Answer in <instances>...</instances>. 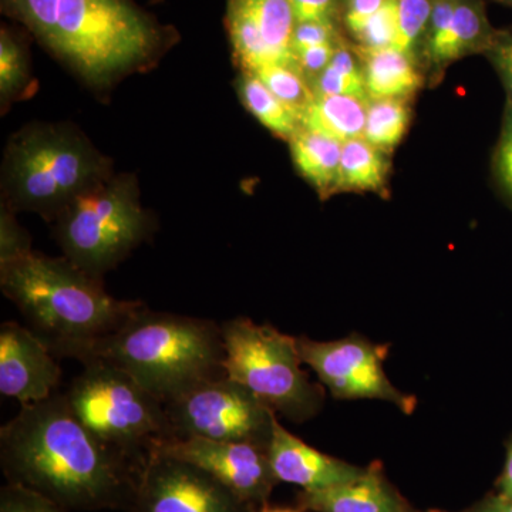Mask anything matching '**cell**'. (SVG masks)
Wrapping results in <instances>:
<instances>
[{"label": "cell", "mask_w": 512, "mask_h": 512, "mask_svg": "<svg viewBox=\"0 0 512 512\" xmlns=\"http://www.w3.org/2000/svg\"><path fill=\"white\" fill-rule=\"evenodd\" d=\"M109 158L70 124H30L12 138L3 160V192L12 211L55 220L77 195L111 177Z\"/></svg>", "instance_id": "cell-5"}, {"label": "cell", "mask_w": 512, "mask_h": 512, "mask_svg": "<svg viewBox=\"0 0 512 512\" xmlns=\"http://www.w3.org/2000/svg\"><path fill=\"white\" fill-rule=\"evenodd\" d=\"M389 171V153L363 137L353 138L342 146L338 192H376L383 195L387 191Z\"/></svg>", "instance_id": "cell-21"}, {"label": "cell", "mask_w": 512, "mask_h": 512, "mask_svg": "<svg viewBox=\"0 0 512 512\" xmlns=\"http://www.w3.org/2000/svg\"><path fill=\"white\" fill-rule=\"evenodd\" d=\"M83 366L66 392L73 412L104 444L143 466L173 437L165 404L119 367L101 360Z\"/></svg>", "instance_id": "cell-6"}, {"label": "cell", "mask_w": 512, "mask_h": 512, "mask_svg": "<svg viewBox=\"0 0 512 512\" xmlns=\"http://www.w3.org/2000/svg\"><path fill=\"white\" fill-rule=\"evenodd\" d=\"M221 333L225 376L295 423H305L320 412L325 393L303 372L296 338L249 318L227 320Z\"/></svg>", "instance_id": "cell-8"}, {"label": "cell", "mask_w": 512, "mask_h": 512, "mask_svg": "<svg viewBox=\"0 0 512 512\" xmlns=\"http://www.w3.org/2000/svg\"><path fill=\"white\" fill-rule=\"evenodd\" d=\"M339 0H291L296 23H335Z\"/></svg>", "instance_id": "cell-35"}, {"label": "cell", "mask_w": 512, "mask_h": 512, "mask_svg": "<svg viewBox=\"0 0 512 512\" xmlns=\"http://www.w3.org/2000/svg\"><path fill=\"white\" fill-rule=\"evenodd\" d=\"M291 0H229L228 29L242 72L271 64H295Z\"/></svg>", "instance_id": "cell-13"}, {"label": "cell", "mask_w": 512, "mask_h": 512, "mask_svg": "<svg viewBox=\"0 0 512 512\" xmlns=\"http://www.w3.org/2000/svg\"><path fill=\"white\" fill-rule=\"evenodd\" d=\"M356 53L362 60L369 100H412L426 82L427 76L419 60L394 47L376 52L356 50Z\"/></svg>", "instance_id": "cell-18"}, {"label": "cell", "mask_w": 512, "mask_h": 512, "mask_svg": "<svg viewBox=\"0 0 512 512\" xmlns=\"http://www.w3.org/2000/svg\"><path fill=\"white\" fill-rule=\"evenodd\" d=\"M235 87L245 109L275 136L291 140L293 134L301 128L299 117L288 109L256 74L242 72Z\"/></svg>", "instance_id": "cell-22"}, {"label": "cell", "mask_w": 512, "mask_h": 512, "mask_svg": "<svg viewBox=\"0 0 512 512\" xmlns=\"http://www.w3.org/2000/svg\"><path fill=\"white\" fill-rule=\"evenodd\" d=\"M0 288L53 355L72 359L143 305L113 298L67 258L32 251L0 264Z\"/></svg>", "instance_id": "cell-3"}, {"label": "cell", "mask_w": 512, "mask_h": 512, "mask_svg": "<svg viewBox=\"0 0 512 512\" xmlns=\"http://www.w3.org/2000/svg\"><path fill=\"white\" fill-rule=\"evenodd\" d=\"M258 512H303V510L301 508L295 510V508L268 507V505H264Z\"/></svg>", "instance_id": "cell-39"}, {"label": "cell", "mask_w": 512, "mask_h": 512, "mask_svg": "<svg viewBox=\"0 0 512 512\" xmlns=\"http://www.w3.org/2000/svg\"><path fill=\"white\" fill-rule=\"evenodd\" d=\"M340 37L335 23L328 22H299L295 25L292 36L293 55L320 45L338 43Z\"/></svg>", "instance_id": "cell-32"}, {"label": "cell", "mask_w": 512, "mask_h": 512, "mask_svg": "<svg viewBox=\"0 0 512 512\" xmlns=\"http://www.w3.org/2000/svg\"><path fill=\"white\" fill-rule=\"evenodd\" d=\"M29 251H32L29 235L13 218V211L3 204L0 217V264L12 261Z\"/></svg>", "instance_id": "cell-30"}, {"label": "cell", "mask_w": 512, "mask_h": 512, "mask_svg": "<svg viewBox=\"0 0 512 512\" xmlns=\"http://www.w3.org/2000/svg\"><path fill=\"white\" fill-rule=\"evenodd\" d=\"M471 512H512V500L505 495H495L477 505Z\"/></svg>", "instance_id": "cell-37"}, {"label": "cell", "mask_w": 512, "mask_h": 512, "mask_svg": "<svg viewBox=\"0 0 512 512\" xmlns=\"http://www.w3.org/2000/svg\"><path fill=\"white\" fill-rule=\"evenodd\" d=\"M0 512H67L43 495L22 485L6 484L0 490Z\"/></svg>", "instance_id": "cell-29"}, {"label": "cell", "mask_w": 512, "mask_h": 512, "mask_svg": "<svg viewBox=\"0 0 512 512\" xmlns=\"http://www.w3.org/2000/svg\"><path fill=\"white\" fill-rule=\"evenodd\" d=\"M407 99L370 100L363 138L373 146L392 153L406 136L412 120V106Z\"/></svg>", "instance_id": "cell-23"}, {"label": "cell", "mask_w": 512, "mask_h": 512, "mask_svg": "<svg viewBox=\"0 0 512 512\" xmlns=\"http://www.w3.org/2000/svg\"><path fill=\"white\" fill-rule=\"evenodd\" d=\"M296 342L303 365L311 367L335 399L382 400L404 414L416 410V396L400 392L384 372L389 345H375L359 335L330 342L301 336Z\"/></svg>", "instance_id": "cell-10"}, {"label": "cell", "mask_w": 512, "mask_h": 512, "mask_svg": "<svg viewBox=\"0 0 512 512\" xmlns=\"http://www.w3.org/2000/svg\"><path fill=\"white\" fill-rule=\"evenodd\" d=\"M498 170L512 188V103H507L505 110L503 136L498 148Z\"/></svg>", "instance_id": "cell-36"}, {"label": "cell", "mask_w": 512, "mask_h": 512, "mask_svg": "<svg viewBox=\"0 0 512 512\" xmlns=\"http://www.w3.org/2000/svg\"><path fill=\"white\" fill-rule=\"evenodd\" d=\"M495 33L484 0H434L419 53L427 79L439 82L450 64L463 57L485 55Z\"/></svg>", "instance_id": "cell-14"}, {"label": "cell", "mask_w": 512, "mask_h": 512, "mask_svg": "<svg viewBox=\"0 0 512 512\" xmlns=\"http://www.w3.org/2000/svg\"><path fill=\"white\" fill-rule=\"evenodd\" d=\"M173 437L255 443L268 447L274 410L222 375L195 384L165 403Z\"/></svg>", "instance_id": "cell-9"}, {"label": "cell", "mask_w": 512, "mask_h": 512, "mask_svg": "<svg viewBox=\"0 0 512 512\" xmlns=\"http://www.w3.org/2000/svg\"><path fill=\"white\" fill-rule=\"evenodd\" d=\"M45 342L16 322L0 326V393L28 406L56 393L60 367Z\"/></svg>", "instance_id": "cell-15"}, {"label": "cell", "mask_w": 512, "mask_h": 512, "mask_svg": "<svg viewBox=\"0 0 512 512\" xmlns=\"http://www.w3.org/2000/svg\"><path fill=\"white\" fill-rule=\"evenodd\" d=\"M494 2L501 3V5L508 6L512 9V0H494Z\"/></svg>", "instance_id": "cell-40"}, {"label": "cell", "mask_w": 512, "mask_h": 512, "mask_svg": "<svg viewBox=\"0 0 512 512\" xmlns=\"http://www.w3.org/2000/svg\"><path fill=\"white\" fill-rule=\"evenodd\" d=\"M55 222L64 258L96 278L116 268L153 228L130 174L111 175L77 195Z\"/></svg>", "instance_id": "cell-7"}, {"label": "cell", "mask_w": 512, "mask_h": 512, "mask_svg": "<svg viewBox=\"0 0 512 512\" xmlns=\"http://www.w3.org/2000/svg\"><path fill=\"white\" fill-rule=\"evenodd\" d=\"M0 464L9 484L66 511H130L143 467L94 436L66 393L22 406L2 427Z\"/></svg>", "instance_id": "cell-1"}, {"label": "cell", "mask_w": 512, "mask_h": 512, "mask_svg": "<svg viewBox=\"0 0 512 512\" xmlns=\"http://www.w3.org/2000/svg\"><path fill=\"white\" fill-rule=\"evenodd\" d=\"M339 43L340 40L338 43L309 47V49L296 53V66H298L303 77L308 80L311 86L312 83L318 79L320 73L329 66L330 60H332L333 55H335V50Z\"/></svg>", "instance_id": "cell-34"}, {"label": "cell", "mask_w": 512, "mask_h": 512, "mask_svg": "<svg viewBox=\"0 0 512 512\" xmlns=\"http://www.w3.org/2000/svg\"><path fill=\"white\" fill-rule=\"evenodd\" d=\"M367 97L315 96L301 116V127L346 143L363 137L367 119Z\"/></svg>", "instance_id": "cell-20"}, {"label": "cell", "mask_w": 512, "mask_h": 512, "mask_svg": "<svg viewBox=\"0 0 512 512\" xmlns=\"http://www.w3.org/2000/svg\"><path fill=\"white\" fill-rule=\"evenodd\" d=\"M224 357L217 323L153 312L141 305L123 325L87 346L76 359L119 367L165 404L195 384L225 375Z\"/></svg>", "instance_id": "cell-4"}, {"label": "cell", "mask_w": 512, "mask_h": 512, "mask_svg": "<svg viewBox=\"0 0 512 512\" xmlns=\"http://www.w3.org/2000/svg\"><path fill=\"white\" fill-rule=\"evenodd\" d=\"M501 494L512 500V441L508 447L507 461H505L503 477L500 481Z\"/></svg>", "instance_id": "cell-38"}, {"label": "cell", "mask_w": 512, "mask_h": 512, "mask_svg": "<svg viewBox=\"0 0 512 512\" xmlns=\"http://www.w3.org/2000/svg\"><path fill=\"white\" fill-rule=\"evenodd\" d=\"M301 120L303 111L312 103L315 94L311 84L295 64H271L252 72Z\"/></svg>", "instance_id": "cell-25"}, {"label": "cell", "mask_w": 512, "mask_h": 512, "mask_svg": "<svg viewBox=\"0 0 512 512\" xmlns=\"http://www.w3.org/2000/svg\"><path fill=\"white\" fill-rule=\"evenodd\" d=\"M128 512H254V505L202 468L154 451L141 467Z\"/></svg>", "instance_id": "cell-11"}, {"label": "cell", "mask_w": 512, "mask_h": 512, "mask_svg": "<svg viewBox=\"0 0 512 512\" xmlns=\"http://www.w3.org/2000/svg\"><path fill=\"white\" fill-rule=\"evenodd\" d=\"M156 451L202 468L254 507L264 504L278 483L269 463L268 447L259 444L171 437Z\"/></svg>", "instance_id": "cell-12"}, {"label": "cell", "mask_w": 512, "mask_h": 512, "mask_svg": "<svg viewBox=\"0 0 512 512\" xmlns=\"http://www.w3.org/2000/svg\"><path fill=\"white\" fill-rule=\"evenodd\" d=\"M29 83V66L19 43L2 30L0 35V100L3 106L25 92Z\"/></svg>", "instance_id": "cell-27"}, {"label": "cell", "mask_w": 512, "mask_h": 512, "mask_svg": "<svg viewBox=\"0 0 512 512\" xmlns=\"http://www.w3.org/2000/svg\"><path fill=\"white\" fill-rule=\"evenodd\" d=\"M311 87L315 96L367 97L362 60L353 46L340 40L329 66Z\"/></svg>", "instance_id": "cell-24"}, {"label": "cell", "mask_w": 512, "mask_h": 512, "mask_svg": "<svg viewBox=\"0 0 512 512\" xmlns=\"http://www.w3.org/2000/svg\"><path fill=\"white\" fill-rule=\"evenodd\" d=\"M289 146L296 170L318 191L322 200L338 194L343 143L301 127L289 140Z\"/></svg>", "instance_id": "cell-19"}, {"label": "cell", "mask_w": 512, "mask_h": 512, "mask_svg": "<svg viewBox=\"0 0 512 512\" xmlns=\"http://www.w3.org/2000/svg\"><path fill=\"white\" fill-rule=\"evenodd\" d=\"M268 457L276 481L299 485L303 491H318L348 483L365 468L352 466L339 458L320 453L293 436L275 417L272 423Z\"/></svg>", "instance_id": "cell-16"}, {"label": "cell", "mask_w": 512, "mask_h": 512, "mask_svg": "<svg viewBox=\"0 0 512 512\" xmlns=\"http://www.w3.org/2000/svg\"><path fill=\"white\" fill-rule=\"evenodd\" d=\"M485 56L493 64L495 72L503 82L508 103H512V26L497 30Z\"/></svg>", "instance_id": "cell-31"}, {"label": "cell", "mask_w": 512, "mask_h": 512, "mask_svg": "<svg viewBox=\"0 0 512 512\" xmlns=\"http://www.w3.org/2000/svg\"><path fill=\"white\" fill-rule=\"evenodd\" d=\"M298 504L301 510L313 512H409L376 466L365 468L348 483L302 491Z\"/></svg>", "instance_id": "cell-17"}, {"label": "cell", "mask_w": 512, "mask_h": 512, "mask_svg": "<svg viewBox=\"0 0 512 512\" xmlns=\"http://www.w3.org/2000/svg\"><path fill=\"white\" fill-rule=\"evenodd\" d=\"M433 5L434 0H397V32L394 49L419 60Z\"/></svg>", "instance_id": "cell-26"}, {"label": "cell", "mask_w": 512, "mask_h": 512, "mask_svg": "<svg viewBox=\"0 0 512 512\" xmlns=\"http://www.w3.org/2000/svg\"><path fill=\"white\" fill-rule=\"evenodd\" d=\"M57 57L92 86H109L154 56L158 33L128 0H2Z\"/></svg>", "instance_id": "cell-2"}, {"label": "cell", "mask_w": 512, "mask_h": 512, "mask_svg": "<svg viewBox=\"0 0 512 512\" xmlns=\"http://www.w3.org/2000/svg\"><path fill=\"white\" fill-rule=\"evenodd\" d=\"M386 2L387 0H342V22L349 35L356 39Z\"/></svg>", "instance_id": "cell-33"}, {"label": "cell", "mask_w": 512, "mask_h": 512, "mask_svg": "<svg viewBox=\"0 0 512 512\" xmlns=\"http://www.w3.org/2000/svg\"><path fill=\"white\" fill-rule=\"evenodd\" d=\"M397 32V0H387L370 19L353 45L357 52H376L393 47Z\"/></svg>", "instance_id": "cell-28"}]
</instances>
